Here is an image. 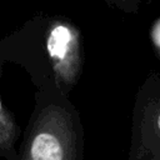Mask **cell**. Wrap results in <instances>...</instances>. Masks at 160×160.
I'll list each match as a JSON object with an SVG mask.
<instances>
[{
	"label": "cell",
	"instance_id": "1",
	"mask_svg": "<svg viewBox=\"0 0 160 160\" xmlns=\"http://www.w3.org/2000/svg\"><path fill=\"white\" fill-rule=\"evenodd\" d=\"M69 106L51 102L32 121L20 158L29 160H74L81 158V125Z\"/></svg>",
	"mask_w": 160,
	"mask_h": 160
},
{
	"label": "cell",
	"instance_id": "2",
	"mask_svg": "<svg viewBox=\"0 0 160 160\" xmlns=\"http://www.w3.org/2000/svg\"><path fill=\"white\" fill-rule=\"evenodd\" d=\"M130 159L160 160V76L152 74L136 98Z\"/></svg>",
	"mask_w": 160,
	"mask_h": 160
},
{
	"label": "cell",
	"instance_id": "3",
	"mask_svg": "<svg viewBox=\"0 0 160 160\" xmlns=\"http://www.w3.org/2000/svg\"><path fill=\"white\" fill-rule=\"evenodd\" d=\"M45 46L55 82L61 91H69L81 74V44L79 30L65 19L49 21Z\"/></svg>",
	"mask_w": 160,
	"mask_h": 160
},
{
	"label": "cell",
	"instance_id": "4",
	"mask_svg": "<svg viewBox=\"0 0 160 160\" xmlns=\"http://www.w3.org/2000/svg\"><path fill=\"white\" fill-rule=\"evenodd\" d=\"M1 69V66H0ZM20 129L12 114L4 106L0 99V155L4 158H15L14 145L19 138Z\"/></svg>",
	"mask_w": 160,
	"mask_h": 160
},
{
	"label": "cell",
	"instance_id": "5",
	"mask_svg": "<svg viewBox=\"0 0 160 160\" xmlns=\"http://www.w3.org/2000/svg\"><path fill=\"white\" fill-rule=\"evenodd\" d=\"M120 10L125 12H136L142 0H111Z\"/></svg>",
	"mask_w": 160,
	"mask_h": 160
},
{
	"label": "cell",
	"instance_id": "6",
	"mask_svg": "<svg viewBox=\"0 0 160 160\" xmlns=\"http://www.w3.org/2000/svg\"><path fill=\"white\" fill-rule=\"evenodd\" d=\"M152 39H154V42L156 44V46L160 49V19L156 21V24L152 29Z\"/></svg>",
	"mask_w": 160,
	"mask_h": 160
}]
</instances>
